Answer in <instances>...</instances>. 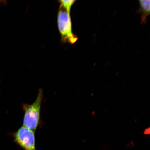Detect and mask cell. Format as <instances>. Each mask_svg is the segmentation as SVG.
Returning a JSON list of instances; mask_svg holds the SVG:
<instances>
[{
	"instance_id": "obj_1",
	"label": "cell",
	"mask_w": 150,
	"mask_h": 150,
	"mask_svg": "<svg viewBox=\"0 0 150 150\" xmlns=\"http://www.w3.org/2000/svg\"><path fill=\"white\" fill-rule=\"evenodd\" d=\"M43 98V91L42 89H40L34 102L31 104H23L22 106L24 112L23 126L35 132L40 123Z\"/></svg>"
},
{
	"instance_id": "obj_2",
	"label": "cell",
	"mask_w": 150,
	"mask_h": 150,
	"mask_svg": "<svg viewBox=\"0 0 150 150\" xmlns=\"http://www.w3.org/2000/svg\"><path fill=\"white\" fill-rule=\"evenodd\" d=\"M57 24L62 42L74 44L78 38L73 33L70 13L61 6L58 12Z\"/></svg>"
},
{
	"instance_id": "obj_3",
	"label": "cell",
	"mask_w": 150,
	"mask_h": 150,
	"mask_svg": "<svg viewBox=\"0 0 150 150\" xmlns=\"http://www.w3.org/2000/svg\"><path fill=\"white\" fill-rule=\"evenodd\" d=\"M13 136L14 142L24 150H37L35 132L22 126L15 132Z\"/></svg>"
},
{
	"instance_id": "obj_4",
	"label": "cell",
	"mask_w": 150,
	"mask_h": 150,
	"mask_svg": "<svg viewBox=\"0 0 150 150\" xmlns=\"http://www.w3.org/2000/svg\"><path fill=\"white\" fill-rule=\"evenodd\" d=\"M140 6L139 12L141 14V23L145 24L148 16L150 14L149 0H140L139 1Z\"/></svg>"
},
{
	"instance_id": "obj_5",
	"label": "cell",
	"mask_w": 150,
	"mask_h": 150,
	"mask_svg": "<svg viewBox=\"0 0 150 150\" xmlns=\"http://www.w3.org/2000/svg\"><path fill=\"white\" fill-rule=\"evenodd\" d=\"M58 1L59 2V3L60 4V6L62 7L67 12L70 13L71 7H72L75 2L76 1H74V0H70V1L61 0V1Z\"/></svg>"
},
{
	"instance_id": "obj_6",
	"label": "cell",
	"mask_w": 150,
	"mask_h": 150,
	"mask_svg": "<svg viewBox=\"0 0 150 150\" xmlns=\"http://www.w3.org/2000/svg\"><path fill=\"white\" fill-rule=\"evenodd\" d=\"M143 134L145 135H148L150 134V127H147L144 130Z\"/></svg>"
},
{
	"instance_id": "obj_7",
	"label": "cell",
	"mask_w": 150,
	"mask_h": 150,
	"mask_svg": "<svg viewBox=\"0 0 150 150\" xmlns=\"http://www.w3.org/2000/svg\"><path fill=\"white\" fill-rule=\"evenodd\" d=\"M96 113L95 111H93L92 112V115L93 116H95V115Z\"/></svg>"
}]
</instances>
